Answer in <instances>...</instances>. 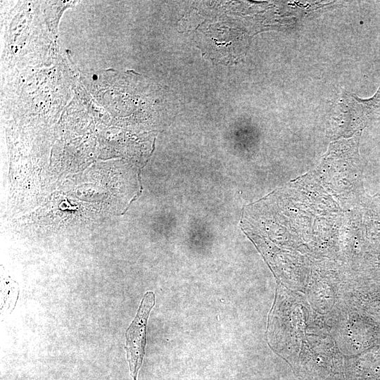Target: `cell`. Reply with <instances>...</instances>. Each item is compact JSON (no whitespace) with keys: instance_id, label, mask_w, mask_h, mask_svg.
<instances>
[{"instance_id":"1","label":"cell","mask_w":380,"mask_h":380,"mask_svg":"<svg viewBox=\"0 0 380 380\" xmlns=\"http://www.w3.org/2000/svg\"><path fill=\"white\" fill-rule=\"evenodd\" d=\"M155 305V295L148 291L142 299L137 314L126 331V353L133 380L142 364L146 345V329L149 313Z\"/></svg>"}]
</instances>
